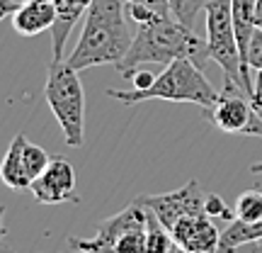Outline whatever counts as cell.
<instances>
[{
    "label": "cell",
    "mask_w": 262,
    "mask_h": 253,
    "mask_svg": "<svg viewBox=\"0 0 262 253\" xmlns=\"http://www.w3.org/2000/svg\"><path fill=\"white\" fill-rule=\"evenodd\" d=\"M175 59H189L199 68H206L209 47L206 39H199L194 29L185 27L172 15H156L148 22L136 25V34L126 56L114 66L122 78H129L139 71L141 64H165Z\"/></svg>",
    "instance_id": "6da1fadb"
},
{
    "label": "cell",
    "mask_w": 262,
    "mask_h": 253,
    "mask_svg": "<svg viewBox=\"0 0 262 253\" xmlns=\"http://www.w3.org/2000/svg\"><path fill=\"white\" fill-rule=\"evenodd\" d=\"M134 34L126 22L124 0H93L83 17V32L66 59L80 73L93 66H117L126 56Z\"/></svg>",
    "instance_id": "7a4b0ae2"
},
{
    "label": "cell",
    "mask_w": 262,
    "mask_h": 253,
    "mask_svg": "<svg viewBox=\"0 0 262 253\" xmlns=\"http://www.w3.org/2000/svg\"><path fill=\"white\" fill-rule=\"evenodd\" d=\"M107 95L119 100L122 105H139L146 100H168V103H192L202 110H209L219 100L216 88L204 75V68H199L189 59H175L165 66V71L153 78V83L143 90H114L107 88Z\"/></svg>",
    "instance_id": "3957f363"
},
{
    "label": "cell",
    "mask_w": 262,
    "mask_h": 253,
    "mask_svg": "<svg viewBox=\"0 0 262 253\" xmlns=\"http://www.w3.org/2000/svg\"><path fill=\"white\" fill-rule=\"evenodd\" d=\"M51 112L56 117L58 127L63 131V139L68 146H83L85 141V90L80 83V75L73 66H68L66 59H54L49 66L47 85H44Z\"/></svg>",
    "instance_id": "277c9868"
},
{
    "label": "cell",
    "mask_w": 262,
    "mask_h": 253,
    "mask_svg": "<svg viewBox=\"0 0 262 253\" xmlns=\"http://www.w3.org/2000/svg\"><path fill=\"white\" fill-rule=\"evenodd\" d=\"M206 15V47L209 56L221 71L224 78L231 83H243V71H241V51L235 42V27H233V12H231V0H209L204 8Z\"/></svg>",
    "instance_id": "5b68a950"
},
{
    "label": "cell",
    "mask_w": 262,
    "mask_h": 253,
    "mask_svg": "<svg viewBox=\"0 0 262 253\" xmlns=\"http://www.w3.org/2000/svg\"><path fill=\"white\" fill-rule=\"evenodd\" d=\"M204 117L224 134L262 137V117L255 107L253 98L231 81H224L219 100L209 110H204Z\"/></svg>",
    "instance_id": "8992f818"
},
{
    "label": "cell",
    "mask_w": 262,
    "mask_h": 253,
    "mask_svg": "<svg viewBox=\"0 0 262 253\" xmlns=\"http://www.w3.org/2000/svg\"><path fill=\"white\" fill-rule=\"evenodd\" d=\"M148 215V207L141 205L139 200H134V202L124 207L122 212L112 215L110 219H102L95 236H90V239H68V246L80 253H112L122 234L134 231V229H146Z\"/></svg>",
    "instance_id": "52a82bcc"
},
{
    "label": "cell",
    "mask_w": 262,
    "mask_h": 253,
    "mask_svg": "<svg viewBox=\"0 0 262 253\" xmlns=\"http://www.w3.org/2000/svg\"><path fill=\"white\" fill-rule=\"evenodd\" d=\"M141 205H146L153 215L160 219V224L170 229L178 219L192 215H204V195L196 180H189L182 188L163 195H139L136 197Z\"/></svg>",
    "instance_id": "ba28073f"
},
{
    "label": "cell",
    "mask_w": 262,
    "mask_h": 253,
    "mask_svg": "<svg viewBox=\"0 0 262 253\" xmlns=\"http://www.w3.org/2000/svg\"><path fill=\"white\" fill-rule=\"evenodd\" d=\"M29 190L41 205H63V202L78 205L80 202V197L75 195V168L61 156L49 161L47 170L32 180Z\"/></svg>",
    "instance_id": "9c48e42d"
},
{
    "label": "cell",
    "mask_w": 262,
    "mask_h": 253,
    "mask_svg": "<svg viewBox=\"0 0 262 253\" xmlns=\"http://www.w3.org/2000/svg\"><path fill=\"white\" fill-rule=\"evenodd\" d=\"M170 234L175 239V246L189 253H214L221 244V231L209 215L182 217L170 226Z\"/></svg>",
    "instance_id": "30bf717a"
},
{
    "label": "cell",
    "mask_w": 262,
    "mask_h": 253,
    "mask_svg": "<svg viewBox=\"0 0 262 253\" xmlns=\"http://www.w3.org/2000/svg\"><path fill=\"white\" fill-rule=\"evenodd\" d=\"M255 10H257V0H231V12H233V27H235V42H238V51H241V71H243V83L245 93L255 98V83L250 78V68L245 64L248 56V47L253 39L257 22H255Z\"/></svg>",
    "instance_id": "8fae6325"
},
{
    "label": "cell",
    "mask_w": 262,
    "mask_h": 253,
    "mask_svg": "<svg viewBox=\"0 0 262 253\" xmlns=\"http://www.w3.org/2000/svg\"><path fill=\"white\" fill-rule=\"evenodd\" d=\"M56 22V3H19L12 15V27L22 37H37L54 27Z\"/></svg>",
    "instance_id": "7c38bea8"
},
{
    "label": "cell",
    "mask_w": 262,
    "mask_h": 253,
    "mask_svg": "<svg viewBox=\"0 0 262 253\" xmlns=\"http://www.w3.org/2000/svg\"><path fill=\"white\" fill-rule=\"evenodd\" d=\"M56 3V22L51 27V51L54 59H63V47L68 34L73 32L75 22L85 17L93 0H54Z\"/></svg>",
    "instance_id": "4fadbf2b"
},
{
    "label": "cell",
    "mask_w": 262,
    "mask_h": 253,
    "mask_svg": "<svg viewBox=\"0 0 262 253\" xmlns=\"http://www.w3.org/2000/svg\"><path fill=\"white\" fill-rule=\"evenodd\" d=\"M25 141H27V137L17 134L10 141L8 151L3 156V163H0V180L12 190H25L32 185V178L27 176V168H25V156H22Z\"/></svg>",
    "instance_id": "5bb4252c"
},
{
    "label": "cell",
    "mask_w": 262,
    "mask_h": 253,
    "mask_svg": "<svg viewBox=\"0 0 262 253\" xmlns=\"http://www.w3.org/2000/svg\"><path fill=\"white\" fill-rule=\"evenodd\" d=\"M172 248H175V239L170 234V229H165L158 217L150 212L148 224H146V248H143V253H170Z\"/></svg>",
    "instance_id": "9a60e30c"
},
{
    "label": "cell",
    "mask_w": 262,
    "mask_h": 253,
    "mask_svg": "<svg viewBox=\"0 0 262 253\" xmlns=\"http://www.w3.org/2000/svg\"><path fill=\"white\" fill-rule=\"evenodd\" d=\"M235 219L241 222H260L262 219V192L245 190L235 202Z\"/></svg>",
    "instance_id": "2e32d148"
},
{
    "label": "cell",
    "mask_w": 262,
    "mask_h": 253,
    "mask_svg": "<svg viewBox=\"0 0 262 253\" xmlns=\"http://www.w3.org/2000/svg\"><path fill=\"white\" fill-rule=\"evenodd\" d=\"M206 3H209V0H168L172 17L189 29H194V20H196V15L206 8Z\"/></svg>",
    "instance_id": "e0dca14e"
},
{
    "label": "cell",
    "mask_w": 262,
    "mask_h": 253,
    "mask_svg": "<svg viewBox=\"0 0 262 253\" xmlns=\"http://www.w3.org/2000/svg\"><path fill=\"white\" fill-rule=\"evenodd\" d=\"M22 156H25V168H27V176L32 180L39 178L44 170H47L49 161H51V156H49L47 151L41 149V146H37V144H32V141H25V149H22Z\"/></svg>",
    "instance_id": "ac0fdd59"
},
{
    "label": "cell",
    "mask_w": 262,
    "mask_h": 253,
    "mask_svg": "<svg viewBox=\"0 0 262 253\" xmlns=\"http://www.w3.org/2000/svg\"><path fill=\"white\" fill-rule=\"evenodd\" d=\"M146 248V229H134L119 236L112 253H143Z\"/></svg>",
    "instance_id": "d6986e66"
},
{
    "label": "cell",
    "mask_w": 262,
    "mask_h": 253,
    "mask_svg": "<svg viewBox=\"0 0 262 253\" xmlns=\"http://www.w3.org/2000/svg\"><path fill=\"white\" fill-rule=\"evenodd\" d=\"M204 215H209L211 219H224V222L235 219V212L228 209L221 195H204Z\"/></svg>",
    "instance_id": "ffe728a7"
},
{
    "label": "cell",
    "mask_w": 262,
    "mask_h": 253,
    "mask_svg": "<svg viewBox=\"0 0 262 253\" xmlns=\"http://www.w3.org/2000/svg\"><path fill=\"white\" fill-rule=\"evenodd\" d=\"M245 64L250 71H260L262 68V29H255L253 39H250V47H248V56H245Z\"/></svg>",
    "instance_id": "44dd1931"
},
{
    "label": "cell",
    "mask_w": 262,
    "mask_h": 253,
    "mask_svg": "<svg viewBox=\"0 0 262 253\" xmlns=\"http://www.w3.org/2000/svg\"><path fill=\"white\" fill-rule=\"evenodd\" d=\"M124 3H134V5H143V8L156 10V12H165V15H172V12H170L168 0H124Z\"/></svg>",
    "instance_id": "7402d4cb"
},
{
    "label": "cell",
    "mask_w": 262,
    "mask_h": 253,
    "mask_svg": "<svg viewBox=\"0 0 262 253\" xmlns=\"http://www.w3.org/2000/svg\"><path fill=\"white\" fill-rule=\"evenodd\" d=\"M153 78H156V75H150L148 71H136V73L131 75V81H134V88H136V90L148 88V85L153 83Z\"/></svg>",
    "instance_id": "603a6c76"
},
{
    "label": "cell",
    "mask_w": 262,
    "mask_h": 253,
    "mask_svg": "<svg viewBox=\"0 0 262 253\" xmlns=\"http://www.w3.org/2000/svg\"><path fill=\"white\" fill-rule=\"evenodd\" d=\"M19 8L17 0H0V22L15 15V10Z\"/></svg>",
    "instance_id": "cb8c5ba5"
},
{
    "label": "cell",
    "mask_w": 262,
    "mask_h": 253,
    "mask_svg": "<svg viewBox=\"0 0 262 253\" xmlns=\"http://www.w3.org/2000/svg\"><path fill=\"white\" fill-rule=\"evenodd\" d=\"M228 253H262V241H250V244H241L231 248Z\"/></svg>",
    "instance_id": "d4e9b609"
},
{
    "label": "cell",
    "mask_w": 262,
    "mask_h": 253,
    "mask_svg": "<svg viewBox=\"0 0 262 253\" xmlns=\"http://www.w3.org/2000/svg\"><path fill=\"white\" fill-rule=\"evenodd\" d=\"M253 83H255V98H253V103L260 105L262 103V68L257 71V78H255Z\"/></svg>",
    "instance_id": "484cf974"
},
{
    "label": "cell",
    "mask_w": 262,
    "mask_h": 253,
    "mask_svg": "<svg viewBox=\"0 0 262 253\" xmlns=\"http://www.w3.org/2000/svg\"><path fill=\"white\" fill-rule=\"evenodd\" d=\"M3 219H5V207L0 205V244H3V239H5V224H3ZM0 253H10V251H5V248L0 246Z\"/></svg>",
    "instance_id": "4316f807"
},
{
    "label": "cell",
    "mask_w": 262,
    "mask_h": 253,
    "mask_svg": "<svg viewBox=\"0 0 262 253\" xmlns=\"http://www.w3.org/2000/svg\"><path fill=\"white\" fill-rule=\"evenodd\" d=\"M255 22L262 29V0H257V10H255Z\"/></svg>",
    "instance_id": "83f0119b"
},
{
    "label": "cell",
    "mask_w": 262,
    "mask_h": 253,
    "mask_svg": "<svg viewBox=\"0 0 262 253\" xmlns=\"http://www.w3.org/2000/svg\"><path fill=\"white\" fill-rule=\"evenodd\" d=\"M250 173H255V176H262V161H260V163H253V166H250Z\"/></svg>",
    "instance_id": "f1b7e54d"
},
{
    "label": "cell",
    "mask_w": 262,
    "mask_h": 253,
    "mask_svg": "<svg viewBox=\"0 0 262 253\" xmlns=\"http://www.w3.org/2000/svg\"><path fill=\"white\" fill-rule=\"evenodd\" d=\"M170 253H189V251H185V248H180V246H175ZM214 253H224V251H214Z\"/></svg>",
    "instance_id": "f546056e"
},
{
    "label": "cell",
    "mask_w": 262,
    "mask_h": 253,
    "mask_svg": "<svg viewBox=\"0 0 262 253\" xmlns=\"http://www.w3.org/2000/svg\"><path fill=\"white\" fill-rule=\"evenodd\" d=\"M22 3H54V0H22Z\"/></svg>",
    "instance_id": "4dcf8cb0"
},
{
    "label": "cell",
    "mask_w": 262,
    "mask_h": 253,
    "mask_svg": "<svg viewBox=\"0 0 262 253\" xmlns=\"http://www.w3.org/2000/svg\"><path fill=\"white\" fill-rule=\"evenodd\" d=\"M255 107H257V112H260V117H262V103H260V105H255Z\"/></svg>",
    "instance_id": "1f68e13d"
}]
</instances>
